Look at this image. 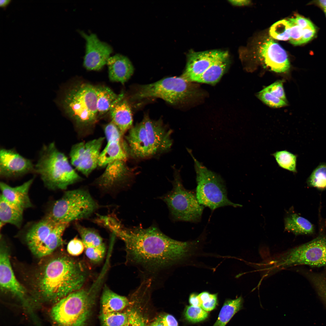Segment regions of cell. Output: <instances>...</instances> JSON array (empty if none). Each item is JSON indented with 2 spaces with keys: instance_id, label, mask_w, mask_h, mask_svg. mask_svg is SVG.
Listing matches in <instances>:
<instances>
[{
  "instance_id": "ee69618b",
  "label": "cell",
  "mask_w": 326,
  "mask_h": 326,
  "mask_svg": "<svg viewBox=\"0 0 326 326\" xmlns=\"http://www.w3.org/2000/svg\"><path fill=\"white\" fill-rule=\"evenodd\" d=\"M265 88L274 96L287 101L282 81H276Z\"/></svg>"
},
{
  "instance_id": "d4e9b609",
  "label": "cell",
  "mask_w": 326,
  "mask_h": 326,
  "mask_svg": "<svg viewBox=\"0 0 326 326\" xmlns=\"http://www.w3.org/2000/svg\"><path fill=\"white\" fill-rule=\"evenodd\" d=\"M69 225L66 223H57L43 243L33 253L38 257L49 255L63 242V233Z\"/></svg>"
},
{
  "instance_id": "b9f144b4",
  "label": "cell",
  "mask_w": 326,
  "mask_h": 326,
  "mask_svg": "<svg viewBox=\"0 0 326 326\" xmlns=\"http://www.w3.org/2000/svg\"><path fill=\"white\" fill-rule=\"evenodd\" d=\"M290 25V42L292 44L298 45L302 44V29L296 24L292 18L288 20Z\"/></svg>"
},
{
  "instance_id": "44dd1931",
  "label": "cell",
  "mask_w": 326,
  "mask_h": 326,
  "mask_svg": "<svg viewBox=\"0 0 326 326\" xmlns=\"http://www.w3.org/2000/svg\"><path fill=\"white\" fill-rule=\"evenodd\" d=\"M34 179L31 178L21 185L15 187H11L1 182V195L9 203L24 210L31 207L32 204L28 193Z\"/></svg>"
},
{
  "instance_id": "277c9868",
  "label": "cell",
  "mask_w": 326,
  "mask_h": 326,
  "mask_svg": "<svg viewBox=\"0 0 326 326\" xmlns=\"http://www.w3.org/2000/svg\"><path fill=\"white\" fill-rule=\"evenodd\" d=\"M106 273L101 270L89 288H82L56 302L50 311L53 322L58 326H83Z\"/></svg>"
},
{
  "instance_id": "7c38bea8",
  "label": "cell",
  "mask_w": 326,
  "mask_h": 326,
  "mask_svg": "<svg viewBox=\"0 0 326 326\" xmlns=\"http://www.w3.org/2000/svg\"><path fill=\"white\" fill-rule=\"evenodd\" d=\"M30 173H35V165L31 160L23 157L14 149H1V177L16 178Z\"/></svg>"
},
{
  "instance_id": "8992f818",
  "label": "cell",
  "mask_w": 326,
  "mask_h": 326,
  "mask_svg": "<svg viewBox=\"0 0 326 326\" xmlns=\"http://www.w3.org/2000/svg\"><path fill=\"white\" fill-rule=\"evenodd\" d=\"M306 265L326 266V235H321L264 261L263 267L269 275L289 267Z\"/></svg>"
},
{
  "instance_id": "3957f363",
  "label": "cell",
  "mask_w": 326,
  "mask_h": 326,
  "mask_svg": "<svg viewBox=\"0 0 326 326\" xmlns=\"http://www.w3.org/2000/svg\"><path fill=\"white\" fill-rule=\"evenodd\" d=\"M60 92L55 100L56 104L72 121L79 136L90 134L98 114L96 87L81 83Z\"/></svg>"
},
{
  "instance_id": "f6af8a7d",
  "label": "cell",
  "mask_w": 326,
  "mask_h": 326,
  "mask_svg": "<svg viewBox=\"0 0 326 326\" xmlns=\"http://www.w3.org/2000/svg\"><path fill=\"white\" fill-rule=\"evenodd\" d=\"M316 32L314 25L302 29V44L307 43L315 36Z\"/></svg>"
},
{
  "instance_id": "5bb4252c",
  "label": "cell",
  "mask_w": 326,
  "mask_h": 326,
  "mask_svg": "<svg viewBox=\"0 0 326 326\" xmlns=\"http://www.w3.org/2000/svg\"><path fill=\"white\" fill-rule=\"evenodd\" d=\"M81 34L86 41V52L83 65L89 70L98 71L107 64L112 49L109 44L101 41L94 34Z\"/></svg>"
},
{
  "instance_id": "e575fe53",
  "label": "cell",
  "mask_w": 326,
  "mask_h": 326,
  "mask_svg": "<svg viewBox=\"0 0 326 326\" xmlns=\"http://www.w3.org/2000/svg\"><path fill=\"white\" fill-rule=\"evenodd\" d=\"M128 318L127 311L126 312L101 313V319L103 326H125Z\"/></svg>"
},
{
  "instance_id": "cb8c5ba5",
  "label": "cell",
  "mask_w": 326,
  "mask_h": 326,
  "mask_svg": "<svg viewBox=\"0 0 326 326\" xmlns=\"http://www.w3.org/2000/svg\"><path fill=\"white\" fill-rule=\"evenodd\" d=\"M56 223L46 216L28 229L26 234L25 240L33 253L44 241Z\"/></svg>"
},
{
  "instance_id": "5b68a950",
  "label": "cell",
  "mask_w": 326,
  "mask_h": 326,
  "mask_svg": "<svg viewBox=\"0 0 326 326\" xmlns=\"http://www.w3.org/2000/svg\"><path fill=\"white\" fill-rule=\"evenodd\" d=\"M35 168V173L40 175L44 185L50 190H65L82 179L54 142L43 146Z\"/></svg>"
},
{
  "instance_id": "7bdbcfd3",
  "label": "cell",
  "mask_w": 326,
  "mask_h": 326,
  "mask_svg": "<svg viewBox=\"0 0 326 326\" xmlns=\"http://www.w3.org/2000/svg\"><path fill=\"white\" fill-rule=\"evenodd\" d=\"M85 246L82 240L75 237L69 242L67 248L68 253L72 256H78L85 250Z\"/></svg>"
},
{
  "instance_id": "f1b7e54d",
  "label": "cell",
  "mask_w": 326,
  "mask_h": 326,
  "mask_svg": "<svg viewBox=\"0 0 326 326\" xmlns=\"http://www.w3.org/2000/svg\"><path fill=\"white\" fill-rule=\"evenodd\" d=\"M285 231L292 232L296 235H310L314 231L313 225L305 218L293 213L284 219Z\"/></svg>"
},
{
  "instance_id": "f907efd6",
  "label": "cell",
  "mask_w": 326,
  "mask_h": 326,
  "mask_svg": "<svg viewBox=\"0 0 326 326\" xmlns=\"http://www.w3.org/2000/svg\"><path fill=\"white\" fill-rule=\"evenodd\" d=\"M150 326H164L161 320L160 317H158L150 324Z\"/></svg>"
},
{
  "instance_id": "603a6c76",
  "label": "cell",
  "mask_w": 326,
  "mask_h": 326,
  "mask_svg": "<svg viewBox=\"0 0 326 326\" xmlns=\"http://www.w3.org/2000/svg\"><path fill=\"white\" fill-rule=\"evenodd\" d=\"M123 97L124 94L122 93L109 111L111 121L117 126L122 136L132 127L133 122L130 106Z\"/></svg>"
},
{
  "instance_id": "11a10c76",
  "label": "cell",
  "mask_w": 326,
  "mask_h": 326,
  "mask_svg": "<svg viewBox=\"0 0 326 326\" xmlns=\"http://www.w3.org/2000/svg\"><path fill=\"white\" fill-rule=\"evenodd\" d=\"M103 268H104V267H103ZM105 268L107 269V268Z\"/></svg>"
},
{
  "instance_id": "6da1fadb",
  "label": "cell",
  "mask_w": 326,
  "mask_h": 326,
  "mask_svg": "<svg viewBox=\"0 0 326 326\" xmlns=\"http://www.w3.org/2000/svg\"><path fill=\"white\" fill-rule=\"evenodd\" d=\"M106 227L124 241L128 260L149 271L174 264L185 257L190 245L171 238L155 226L126 227L117 218L109 220Z\"/></svg>"
},
{
  "instance_id": "f5cc1de1",
  "label": "cell",
  "mask_w": 326,
  "mask_h": 326,
  "mask_svg": "<svg viewBox=\"0 0 326 326\" xmlns=\"http://www.w3.org/2000/svg\"><path fill=\"white\" fill-rule=\"evenodd\" d=\"M317 3L324 10L326 9V0H318Z\"/></svg>"
},
{
  "instance_id": "d6a6232c",
  "label": "cell",
  "mask_w": 326,
  "mask_h": 326,
  "mask_svg": "<svg viewBox=\"0 0 326 326\" xmlns=\"http://www.w3.org/2000/svg\"><path fill=\"white\" fill-rule=\"evenodd\" d=\"M271 155L280 167L293 173L297 172V155L286 150L276 151Z\"/></svg>"
},
{
  "instance_id": "4316f807",
  "label": "cell",
  "mask_w": 326,
  "mask_h": 326,
  "mask_svg": "<svg viewBox=\"0 0 326 326\" xmlns=\"http://www.w3.org/2000/svg\"><path fill=\"white\" fill-rule=\"evenodd\" d=\"M229 63V55L226 52L194 82L212 85L215 84L219 80L224 73Z\"/></svg>"
},
{
  "instance_id": "681fc988",
  "label": "cell",
  "mask_w": 326,
  "mask_h": 326,
  "mask_svg": "<svg viewBox=\"0 0 326 326\" xmlns=\"http://www.w3.org/2000/svg\"><path fill=\"white\" fill-rule=\"evenodd\" d=\"M229 2L232 5L237 6L248 5L251 3L250 1L248 0H230Z\"/></svg>"
},
{
  "instance_id": "ffe728a7",
  "label": "cell",
  "mask_w": 326,
  "mask_h": 326,
  "mask_svg": "<svg viewBox=\"0 0 326 326\" xmlns=\"http://www.w3.org/2000/svg\"><path fill=\"white\" fill-rule=\"evenodd\" d=\"M125 149L135 158L143 159L153 155L144 124L142 121L132 126L125 137Z\"/></svg>"
},
{
  "instance_id": "d590c367",
  "label": "cell",
  "mask_w": 326,
  "mask_h": 326,
  "mask_svg": "<svg viewBox=\"0 0 326 326\" xmlns=\"http://www.w3.org/2000/svg\"><path fill=\"white\" fill-rule=\"evenodd\" d=\"M290 27L288 20H282L277 21L271 26L269 33L275 39L287 40L290 39Z\"/></svg>"
},
{
  "instance_id": "60d3db41",
  "label": "cell",
  "mask_w": 326,
  "mask_h": 326,
  "mask_svg": "<svg viewBox=\"0 0 326 326\" xmlns=\"http://www.w3.org/2000/svg\"><path fill=\"white\" fill-rule=\"evenodd\" d=\"M85 254L92 262L97 263L103 259L105 254L106 248L104 247H86L85 248Z\"/></svg>"
},
{
  "instance_id": "bcb514c9",
  "label": "cell",
  "mask_w": 326,
  "mask_h": 326,
  "mask_svg": "<svg viewBox=\"0 0 326 326\" xmlns=\"http://www.w3.org/2000/svg\"><path fill=\"white\" fill-rule=\"evenodd\" d=\"M295 22L302 29L314 25L309 20L299 15L292 18Z\"/></svg>"
},
{
  "instance_id": "e0dca14e",
  "label": "cell",
  "mask_w": 326,
  "mask_h": 326,
  "mask_svg": "<svg viewBox=\"0 0 326 326\" xmlns=\"http://www.w3.org/2000/svg\"><path fill=\"white\" fill-rule=\"evenodd\" d=\"M226 52L216 50L190 52L187 56L186 68L181 76L188 82H194Z\"/></svg>"
},
{
  "instance_id": "d6986e66",
  "label": "cell",
  "mask_w": 326,
  "mask_h": 326,
  "mask_svg": "<svg viewBox=\"0 0 326 326\" xmlns=\"http://www.w3.org/2000/svg\"><path fill=\"white\" fill-rule=\"evenodd\" d=\"M0 286L2 291L11 293L21 300L27 296L26 289L14 275L8 252L3 242L0 251Z\"/></svg>"
},
{
  "instance_id": "83f0119b",
  "label": "cell",
  "mask_w": 326,
  "mask_h": 326,
  "mask_svg": "<svg viewBox=\"0 0 326 326\" xmlns=\"http://www.w3.org/2000/svg\"><path fill=\"white\" fill-rule=\"evenodd\" d=\"M24 209L8 202L1 195L0 228L8 223L19 228L23 221Z\"/></svg>"
},
{
  "instance_id": "8fae6325",
  "label": "cell",
  "mask_w": 326,
  "mask_h": 326,
  "mask_svg": "<svg viewBox=\"0 0 326 326\" xmlns=\"http://www.w3.org/2000/svg\"><path fill=\"white\" fill-rule=\"evenodd\" d=\"M104 138L101 137L87 142L73 145L69 156L71 164L86 177L98 166L101 149Z\"/></svg>"
},
{
  "instance_id": "836d02e7",
  "label": "cell",
  "mask_w": 326,
  "mask_h": 326,
  "mask_svg": "<svg viewBox=\"0 0 326 326\" xmlns=\"http://www.w3.org/2000/svg\"><path fill=\"white\" fill-rule=\"evenodd\" d=\"M309 187L320 190L326 189V164H320L312 171L307 180Z\"/></svg>"
},
{
  "instance_id": "74e56055",
  "label": "cell",
  "mask_w": 326,
  "mask_h": 326,
  "mask_svg": "<svg viewBox=\"0 0 326 326\" xmlns=\"http://www.w3.org/2000/svg\"><path fill=\"white\" fill-rule=\"evenodd\" d=\"M208 312L201 307L191 305L186 307L184 312L185 319L192 323L203 321L208 318Z\"/></svg>"
},
{
  "instance_id": "ab89813d",
  "label": "cell",
  "mask_w": 326,
  "mask_h": 326,
  "mask_svg": "<svg viewBox=\"0 0 326 326\" xmlns=\"http://www.w3.org/2000/svg\"><path fill=\"white\" fill-rule=\"evenodd\" d=\"M127 312L128 320L125 326H148L145 318L137 309L133 308Z\"/></svg>"
},
{
  "instance_id": "f546056e",
  "label": "cell",
  "mask_w": 326,
  "mask_h": 326,
  "mask_svg": "<svg viewBox=\"0 0 326 326\" xmlns=\"http://www.w3.org/2000/svg\"><path fill=\"white\" fill-rule=\"evenodd\" d=\"M96 89L98 114L102 115L109 111L122 93L117 94L110 88L106 86L96 87Z\"/></svg>"
},
{
  "instance_id": "c3c4849f",
  "label": "cell",
  "mask_w": 326,
  "mask_h": 326,
  "mask_svg": "<svg viewBox=\"0 0 326 326\" xmlns=\"http://www.w3.org/2000/svg\"><path fill=\"white\" fill-rule=\"evenodd\" d=\"M189 302L191 305L201 307V304L198 295L196 293H192L190 295Z\"/></svg>"
},
{
  "instance_id": "f35d334b",
  "label": "cell",
  "mask_w": 326,
  "mask_h": 326,
  "mask_svg": "<svg viewBox=\"0 0 326 326\" xmlns=\"http://www.w3.org/2000/svg\"><path fill=\"white\" fill-rule=\"evenodd\" d=\"M200 300L201 307L205 311L209 312L213 310L217 304V295L212 294L207 292H203L198 294Z\"/></svg>"
},
{
  "instance_id": "db71d44e",
  "label": "cell",
  "mask_w": 326,
  "mask_h": 326,
  "mask_svg": "<svg viewBox=\"0 0 326 326\" xmlns=\"http://www.w3.org/2000/svg\"><path fill=\"white\" fill-rule=\"evenodd\" d=\"M324 11V13H325V15H326V11Z\"/></svg>"
},
{
  "instance_id": "4dcf8cb0",
  "label": "cell",
  "mask_w": 326,
  "mask_h": 326,
  "mask_svg": "<svg viewBox=\"0 0 326 326\" xmlns=\"http://www.w3.org/2000/svg\"><path fill=\"white\" fill-rule=\"evenodd\" d=\"M243 302L241 296L235 299L226 300L213 326H225L235 314L242 309Z\"/></svg>"
},
{
  "instance_id": "2e32d148",
  "label": "cell",
  "mask_w": 326,
  "mask_h": 326,
  "mask_svg": "<svg viewBox=\"0 0 326 326\" xmlns=\"http://www.w3.org/2000/svg\"><path fill=\"white\" fill-rule=\"evenodd\" d=\"M142 122L153 155L170 150L173 144L171 131L165 127L162 120H152L147 115L144 116Z\"/></svg>"
},
{
  "instance_id": "7a4b0ae2",
  "label": "cell",
  "mask_w": 326,
  "mask_h": 326,
  "mask_svg": "<svg viewBox=\"0 0 326 326\" xmlns=\"http://www.w3.org/2000/svg\"><path fill=\"white\" fill-rule=\"evenodd\" d=\"M88 275L87 268L81 262L61 255L50 259L40 268L35 287L41 297L56 303L82 288Z\"/></svg>"
},
{
  "instance_id": "30bf717a",
  "label": "cell",
  "mask_w": 326,
  "mask_h": 326,
  "mask_svg": "<svg viewBox=\"0 0 326 326\" xmlns=\"http://www.w3.org/2000/svg\"><path fill=\"white\" fill-rule=\"evenodd\" d=\"M189 82L181 76L164 78L156 82L138 86L133 100L156 97L171 104L183 101L190 92Z\"/></svg>"
},
{
  "instance_id": "1f68e13d",
  "label": "cell",
  "mask_w": 326,
  "mask_h": 326,
  "mask_svg": "<svg viewBox=\"0 0 326 326\" xmlns=\"http://www.w3.org/2000/svg\"><path fill=\"white\" fill-rule=\"evenodd\" d=\"M75 227L81 238L85 248L105 247L102 238L94 229L85 227L77 223H75Z\"/></svg>"
},
{
  "instance_id": "816d5d0a",
  "label": "cell",
  "mask_w": 326,
  "mask_h": 326,
  "mask_svg": "<svg viewBox=\"0 0 326 326\" xmlns=\"http://www.w3.org/2000/svg\"><path fill=\"white\" fill-rule=\"evenodd\" d=\"M11 1L10 0H0V6L2 8H5L10 3Z\"/></svg>"
},
{
  "instance_id": "52a82bcc",
  "label": "cell",
  "mask_w": 326,
  "mask_h": 326,
  "mask_svg": "<svg viewBox=\"0 0 326 326\" xmlns=\"http://www.w3.org/2000/svg\"><path fill=\"white\" fill-rule=\"evenodd\" d=\"M187 150L194 162L197 184L195 194L199 203L212 210L226 206H242L229 199L225 182L220 175L207 168L194 157L191 150Z\"/></svg>"
},
{
  "instance_id": "7dc6e473",
  "label": "cell",
  "mask_w": 326,
  "mask_h": 326,
  "mask_svg": "<svg viewBox=\"0 0 326 326\" xmlns=\"http://www.w3.org/2000/svg\"><path fill=\"white\" fill-rule=\"evenodd\" d=\"M160 317L164 326H178L177 321L172 315L166 314Z\"/></svg>"
},
{
  "instance_id": "ba28073f",
  "label": "cell",
  "mask_w": 326,
  "mask_h": 326,
  "mask_svg": "<svg viewBox=\"0 0 326 326\" xmlns=\"http://www.w3.org/2000/svg\"><path fill=\"white\" fill-rule=\"evenodd\" d=\"M98 205L87 190L79 189L66 192L56 201L46 216L56 223H68L89 217Z\"/></svg>"
},
{
  "instance_id": "ac0fdd59",
  "label": "cell",
  "mask_w": 326,
  "mask_h": 326,
  "mask_svg": "<svg viewBox=\"0 0 326 326\" xmlns=\"http://www.w3.org/2000/svg\"><path fill=\"white\" fill-rule=\"evenodd\" d=\"M259 56L265 66L271 70L283 73L289 70L290 63L286 51L270 39L264 40L260 46Z\"/></svg>"
},
{
  "instance_id": "7402d4cb",
  "label": "cell",
  "mask_w": 326,
  "mask_h": 326,
  "mask_svg": "<svg viewBox=\"0 0 326 326\" xmlns=\"http://www.w3.org/2000/svg\"><path fill=\"white\" fill-rule=\"evenodd\" d=\"M107 64L109 78L113 82L124 84L130 78L134 72L133 67L129 60L121 54L110 57Z\"/></svg>"
},
{
  "instance_id": "4fadbf2b",
  "label": "cell",
  "mask_w": 326,
  "mask_h": 326,
  "mask_svg": "<svg viewBox=\"0 0 326 326\" xmlns=\"http://www.w3.org/2000/svg\"><path fill=\"white\" fill-rule=\"evenodd\" d=\"M104 130L107 144L101 153L98 166L104 167L115 161H125L128 154L124 148L123 136L118 128L111 121L105 126Z\"/></svg>"
},
{
  "instance_id": "8d00e7d4",
  "label": "cell",
  "mask_w": 326,
  "mask_h": 326,
  "mask_svg": "<svg viewBox=\"0 0 326 326\" xmlns=\"http://www.w3.org/2000/svg\"><path fill=\"white\" fill-rule=\"evenodd\" d=\"M257 96L264 103L271 107L280 108L287 105V101L274 96L265 88L259 91Z\"/></svg>"
},
{
  "instance_id": "484cf974",
  "label": "cell",
  "mask_w": 326,
  "mask_h": 326,
  "mask_svg": "<svg viewBox=\"0 0 326 326\" xmlns=\"http://www.w3.org/2000/svg\"><path fill=\"white\" fill-rule=\"evenodd\" d=\"M101 313L119 312L129 304L126 297L114 292L107 286L104 287L101 299Z\"/></svg>"
},
{
  "instance_id": "9a60e30c",
  "label": "cell",
  "mask_w": 326,
  "mask_h": 326,
  "mask_svg": "<svg viewBox=\"0 0 326 326\" xmlns=\"http://www.w3.org/2000/svg\"><path fill=\"white\" fill-rule=\"evenodd\" d=\"M125 161L117 160L108 164L103 173L94 181L104 191H112L125 185L131 175L130 168Z\"/></svg>"
},
{
  "instance_id": "9c48e42d",
  "label": "cell",
  "mask_w": 326,
  "mask_h": 326,
  "mask_svg": "<svg viewBox=\"0 0 326 326\" xmlns=\"http://www.w3.org/2000/svg\"><path fill=\"white\" fill-rule=\"evenodd\" d=\"M174 171L172 189L161 198L166 204L174 220L198 222L204 207L199 203L196 194L184 187L179 170L175 169Z\"/></svg>"
}]
</instances>
